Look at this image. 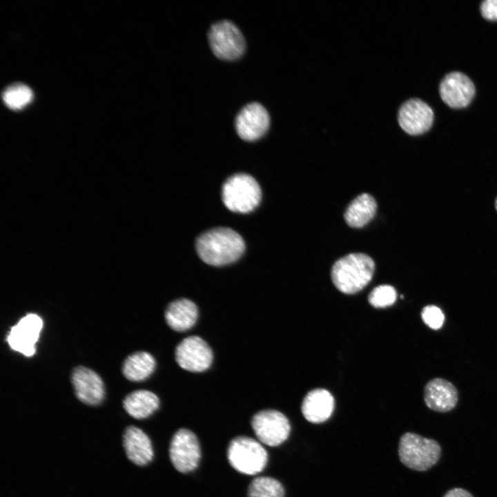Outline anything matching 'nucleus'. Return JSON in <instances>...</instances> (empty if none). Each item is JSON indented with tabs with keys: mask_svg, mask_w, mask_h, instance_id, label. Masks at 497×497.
I'll use <instances>...</instances> for the list:
<instances>
[{
	"mask_svg": "<svg viewBox=\"0 0 497 497\" xmlns=\"http://www.w3.org/2000/svg\"><path fill=\"white\" fill-rule=\"evenodd\" d=\"M262 191L257 182L250 175L237 173L223 184L222 198L225 206L239 213L253 211L260 204Z\"/></svg>",
	"mask_w": 497,
	"mask_h": 497,
	"instance_id": "nucleus-3",
	"label": "nucleus"
},
{
	"mask_svg": "<svg viewBox=\"0 0 497 497\" xmlns=\"http://www.w3.org/2000/svg\"><path fill=\"white\" fill-rule=\"evenodd\" d=\"M155 368L153 356L146 351H138L126 358L122 366V372L128 380L140 382L147 379L153 373Z\"/></svg>",
	"mask_w": 497,
	"mask_h": 497,
	"instance_id": "nucleus-21",
	"label": "nucleus"
},
{
	"mask_svg": "<svg viewBox=\"0 0 497 497\" xmlns=\"http://www.w3.org/2000/svg\"><path fill=\"white\" fill-rule=\"evenodd\" d=\"M495 207H496V211H497V198H496V201H495Z\"/></svg>",
	"mask_w": 497,
	"mask_h": 497,
	"instance_id": "nucleus-28",
	"label": "nucleus"
},
{
	"mask_svg": "<svg viewBox=\"0 0 497 497\" xmlns=\"http://www.w3.org/2000/svg\"><path fill=\"white\" fill-rule=\"evenodd\" d=\"M440 95L443 101L453 108L466 107L475 95L471 80L460 72L447 74L441 81Z\"/></svg>",
	"mask_w": 497,
	"mask_h": 497,
	"instance_id": "nucleus-12",
	"label": "nucleus"
},
{
	"mask_svg": "<svg viewBox=\"0 0 497 497\" xmlns=\"http://www.w3.org/2000/svg\"><path fill=\"white\" fill-rule=\"evenodd\" d=\"M251 427L262 443L276 447L289 437L291 425L288 418L275 409H266L256 413L252 418Z\"/></svg>",
	"mask_w": 497,
	"mask_h": 497,
	"instance_id": "nucleus-7",
	"label": "nucleus"
},
{
	"mask_svg": "<svg viewBox=\"0 0 497 497\" xmlns=\"http://www.w3.org/2000/svg\"><path fill=\"white\" fill-rule=\"evenodd\" d=\"M208 39L213 54L222 60L237 59L245 51L246 43L242 33L228 20L213 23L209 29Z\"/></svg>",
	"mask_w": 497,
	"mask_h": 497,
	"instance_id": "nucleus-6",
	"label": "nucleus"
},
{
	"mask_svg": "<svg viewBox=\"0 0 497 497\" xmlns=\"http://www.w3.org/2000/svg\"><path fill=\"white\" fill-rule=\"evenodd\" d=\"M213 351L200 337L192 335L184 338L177 346L175 360L178 365L188 371L198 373L208 369L213 362Z\"/></svg>",
	"mask_w": 497,
	"mask_h": 497,
	"instance_id": "nucleus-9",
	"label": "nucleus"
},
{
	"mask_svg": "<svg viewBox=\"0 0 497 497\" xmlns=\"http://www.w3.org/2000/svg\"><path fill=\"white\" fill-rule=\"evenodd\" d=\"M122 447L128 460L143 467L153 459L154 451L148 436L140 428L130 425L122 434Z\"/></svg>",
	"mask_w": 497,
	"mask_h": 497,
	"instance_id": "nucleus-15",
	"label": "nucleus"
},
{
	"mask_svg": "<svg viewBox=\"0 0 497 497\" xmlns=\"http://www.w3.org/2000/svg\"><path fill=\"white\" fill-rule=\"evenodd\" d=\"M375 263L364 253H350L336 261L331 269L335 286L345 294H354L363 289L371 280Z\"/></svg>",
	"mask_w": 497,
	"mask_h": 497,
	"instance_id": "nucleus-2",
	"label": "nucleus"
},
{
	"mask_svg": "<svg viewBox=\"0 0 497 497\" xmlns=\"http://www.w3.org/2000/svg\"><path fill=\"white\" fill-rule=\"evenodd\" d=\"M226 455L231 466L246 475L260 473L268 461L267 452L261 443L245 436H237L231 440Z\"/></svg>",
	"mask_w": 497,
	"mask_h": 497,
	"instance_id": "nucleus-5",
	"label": "nucleus"
},
{
	"mask_svg": "<svg viewBox=\"0 0 497 497\" xmlns=\"http://www.w3.org/2000/svg\"><path fill=\"white\" fill-rule=\"evenodd\" d=\"M443 497H474L468 491L462 488H454L443 496Z\"/></svg>",
	"mask_w": 497,
	"mask_h": 497,
	"instance_id": "nucleus-27",
	"label": "nucleus"
},
{
	"mask_svg": "<svg viewBox=\"0 0 497 497\" xmlns=\"http://www.w3.org/2000/svg\"><path fill=\"white\" fill-rule=\"evenodd\" d=\"M401 128L411 135L422 134L430 129L433 121L432 109L419 99L405 102L398 112Z\"/></svg>",
	"mask_w": 497,
	"mask_h": 497,
	"instance_id": "nucleus-13",
	"label": "nucleus"
},
{
	"mask_svg": "<svg viewBox=\"0 0 497 497\" xmlns=\"http://www.w3.org/2000/svg\"><path fill=\"white\" fill-rule=\"evenodd\" d=\"M198 317L196 304L190 300L182 298L170 302L165 311L167 324L174 331H185L195 324Z\"/></svg>",
	"mask_w": 497,
	"mask_h": 497,
	"instance_id": "nucleus-18",
	"label": "nucleus"
},
{
	"mask_svg": "<svg viewBox=\"0 0 497 497\" xmlns=\"http://www.w3.org/2000/svg\"><path fill=\"white\" fill-rule=\"evenodd\" d=\"M396 289L390 285L383 284L375 287L368 296V301L375 308H384L392 305L396 300Z\"/></svg>",
	"mask_w": 497,
	"mask_h": 497,
	"instance_id": "nucleus-24",
	"label": "nucleus"
},
{
	"mask_svg": "<svg viewBox=\"0 0 497 497\" xmlns=\"http://www.w3.org/2000/svg\"><path fill=\"white\" fill-rule=\"evenodd\" d=\"M335 400L331 393L324 389L310 391L304 397L301 411L306 420L321 423L328 420L334 409Z\"/></svg>",
	"mask_w": 497,
	"mask_h": 497,
	"instance_id": "nucleus-17",
	"label": "nucleus"
},
{
	"mask_svg": "<svg viewBox=\"0 0 497 497\" xmlns=\"http://www.w3.org/2000/svg\"><path fill=\"white\" fill-rule=\"evenodd\" d=\"M33 97L31 89L26 85L15 84L8 87L3 92L5 104L12 110H20L30 103Z\"/></svg>",
	"mask_w": 497,
	"mask_h": 497,
	"instance_id": "nucleus-23",
	"label": "nucleus"
},
{
	"mask_svg": "<svg viewBox=\"0 0 497 497\" xmlns=\"http://www.w3.org/2000/svg\"><path fill=\"white\" fill-rule=\"evenodd\" d=\"M421 318L429 327L434 330L440 329L445 321L443 312L435 305L425 306L421 312Z\"/></svg>",
	"mask_w": 497,
	"mask_h": 497,
	"instance_id": "nucleus-25",
	"label": "nucleus"
},
{
	"mask_svg": "<svg viewBox=\"0 0 497 497\" xmlns=\"http://www.w3.org/2000/svg\"><path fill=\"white\" fill-rule=\"evenodd\" d=\"M269 126V115L265 108L257 102H251L244 106L235 120L238 136L246 142L260 139L268 131Z\"/></svg>",
	"mask_w": 497,
	"mask_h": 497,
	"instance_id": "nucleus-10",
	"label": "nucleus"
},
{
	"mask_svg": "<svg viewBox=\"0 0 497 497\" xmlns=\"http://www.w3.org/2000/svg\"><path fill=\"white\" fill-rule=\"evenodd\" d=\"M483 17L488 20L497 21V0H485L481 3Z\"/></svg>",
	"mask_w": 497,
	"mask_h": 497,
	"instance_id": "nucleus-26",
	"label": "nucleus"
},
{
	"mask_svg": "<svg viewBox=\"0 0 497 497\" xmlns=\"http://www.w3.org/2000/svg\"><path fill=\"white\" fill-rule=\"evenodd\" d=\"M377 204L374 198L368 193L356 197L348 206L344 217L352 228H361L375 216Z\"/></svg>",
	"mask_w": 497,
	"mask_h": 497,
	"instance_id": "nucleus-20",
	"label": "nucleus"
},
{
	"mask_svg": "<svg viewBox=\"0 0 497 497\" xmlns=\"http://www.w3.org/2000/svg\"><path fill=\"white\" fill-rule=\"evenodd\" d=\"M458 399L456 388L445 379H432L425 387V402L433 411L442 413L449 411L456 407Z\"/></svg>",
	"mask_w": 497,
	"mask_h": 497,
	"instance_id": "nucleus-16",
	"label": "nucleus"
},
{
	"mask_svg": "<svg viewBox=\"0 0 497 497\" xmlns=\"http://www.w3.org/2000/svg\"><path fill=\"white\" fill-rule=\"evenodd\" d=\"M123 407L132 418L142 420L148 418L158 409L159 400L152 391L137 390L125 397Z\"/></svg>",
	"mask_w": 497,
	"mask_h": 497,
	"instance_id": "nucleus-19",
	"label": "nucleus"
},
{
	"mask_svg": "<svg viewBox=\"0 0 497 497\" xmlns=\"http://www.w3.org/2000/svg\"><path fill=\"white\" fill-rule=\"evenodd\" d=\"M247 494L248 497H284V489L273 478L258 476L249 484Z\"/></svg>",
	"mask_w": 497,
	"mask_h": 497,
	"instance_id": "nucleus-22",
	"label": "nucleus"
},
{
	"mask_svg": "<svg viewBox=\"0 0 497 497\" xmlns=\"http://www.w3.org/2000/svg\"><path fill=\"white\" fill-rule=\"evenodd\" d=\"M441 447L439 443L414 433L403 434L399 442L398 456L401 462L413 470L424 471L439 460Z\"/></svg>",
	"mask_w": 497,
	"mask_h": 497,
	"instance_id": "nucleus-4",
	"label": "nucleus"
},
{
	"mask_svg": "<svg viewBox=\"0 0 497 497\" xmlns=\"http://www.w3.org/2000/svg\"><path fill=\"white\" fill-rule=\"evenodd\" d=\"M77 398L83 403L96 406L104 398V385L100 376L86 367H75L71 376Z\"/></svg>",
	"mask_w": 497,
	"mask_h": 497,
	"instance_id": "nucleus-14",
	"label": "nucleus"
},
{
	"mask_svg": "<svg viewBox=\"0 0 497 497\" xmlns=\"http://www.w3.org/2000/svg\"><path fill=\"white\" fill-rule=\"evenodd\" d=\"M169 457L178 471L186 474L195 470L201 458L200 446L196 435L185 428L178 429L170 442Z\"/></svg>",
	"mask_w": 497,
	"mask_h": 497,
	"instance_id": "nucleus-8",
	"label": "nucleus"
},
{
	"mask_svg": "<svg viewBox=\"0 0 497 497\" xmlns=\"http://www.w3.org/2000/svg\"><path fill=\"white\" fill-rule=\"evenodd\" d=\"M42 327L43 320L40 316L35 313L27 314L11 328L7 342L12 350L30 357L35 353V344Z\"/></svg>",
	"mask_w": 497,
	"mask_h": 497,
	"instance_id": "nucleus-11",
	"label": "nucleus"
},
{
	"mask_svg": "<svg viewBox=\"0 0 497 497\" xmlns=\"http://www.w3.org/2000/svg\"><path fill=\"white\" fill-rule=\"evenodd\" d=\"M198 256L212 266L234 262L243 254L245 243L242 236L226 227H217L202 233L196 240Z\"/></svg>",
	"mask_w": 497,
	"mask_h": 497,
	"instance_id": "nucleus-1",
	"label": "nucleus"
}]
</instances>
